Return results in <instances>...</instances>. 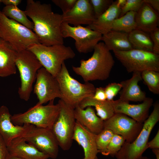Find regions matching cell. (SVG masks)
Masks as SVG:
<instances>
[{
    "instance_id": "obj_1",
    "label": "cell",
    "mask_w": 159,
    "mask_h": 159,
    "mask_svg": "<svg viewBox=\"0 0 159 159\" xmlns=\"http://www.w3.org/2000/svg\"><path fill=\"white\" fill-rule=\"evenodd\" d=\"M24 11L32 20L33 30L40 43L47 46L64 44L61 32L62 15L53 12L50 4L28 0Z\"/></svg>"
},
{
    "instance_id": "obj_2",
    "label": "cell",
    "mask_w": 159,
    "mask_h": 159,
    "mask_svg": "<svg viewBox=\"0 0 159 159\" xmlns=\"http://www.w3.org/2000/svg\"><path fill=\"white\" fill-rule=\"evenodd\" d=\"M93 50L88 59L80 61V66H72L73 71L85 82L107 80L114 64L112 56L103 42L97 43Z\"/></svg>"
},
{
    "instance_id": "obj_3",
    "label": "cell",
    "mask_w": 159,
    "mask_h": 159,
    "mask_svg": "<svg viewBox=\"0 0 159 159\" xmlns=\"http://www.w3.org/2000/svg\"><path fill=\"white\" fill-rule=\"evenodd\" d=\"M56 78L61 92V99L74 108L84 100L94 95L96 89L94 85L89 82L81 83L73 78L64 62Z\"/></svg>"
},
{
    "instance_id": "obj_4",
    "label": "cell",
    "mask_w": 159,
    "mask_h": 159,
    "mask_svg": "<svg viewBox=\"0 0 159 159\" xmlns=\"http://www.w3.org/2000/svg\"><path fill=\"white\" fill-rule=\"evenodd\" d=\"M0 33L1 38L8 42L17 52L40 43L31 29L6 17L0 11Z\"/></svg>"
},
{
    "instance_id": "obj_5",
    "label": "cell",
    "mask_w": 159,
    "mask_h": 159,
    "mask_svg": "<svg viewBox=\"0 0 159 159\" xmlns=\"http://www.w3.org/2000/svg\"><path fill=\"white\" fill-rule=\"evenodd\" d=\"M36 56L42 67L56 77L64 61L74 58L75 54L70 47L63 44L47 46L34 44L28 49Z\"/></svg>"
},
{
    "instance_id": "obj_6",
    "label": "cell",
    "mask_w": 159,
    "mask_h": 159,
    "mask_svg": "<svg viewBox=\"0 0 159 159\" xmlns=\"http://www.w3.org/2000/svg\"><path fill=\"white\" fill-rule=\"evenodd\" d=\"M159 120V102L154 104L153 110L143 123L142 128L134 141L125 142L115 157L117 159H138L142 156L148 148V143L150 133Z\"/></svg>"
},
{
    "instance_id": "obj_7",
    "label": "cell",
    "mask_w": 159,
    "mask_h": 159,
    "mask_svg": "<svg viewBox=\"0 0 159 159\" xmlns=\"http://www.w3.org/2000/svg\"><path fill=\"white\" fill-rule=\"evenodd\" d=\"M59 110V103L55 104L54 100H52L46 105H35L25 112L14 114L11 116V120L15 125L30 124L52 129Z\"/></svg>"
},
{
    "instance_id": "obj_8",
    "label": "cell",
    "mask_w": 159,
    "mask_h": 159,
    "mask_svg": "<svg viewBox=\"0 0 159 159\" xmlns=\"http://www.w3.org/2000/svg\"><path fill=\"white\" fill-rule=\"evenodd\" d=\"M16 64L21 81L18 94L21 99L28 101L30 99L38 71L42 66L35 55L28 49L17 52Z\"/></svg>"
},
{
    "instance_id": "obj_9",
    "label": "cell",
    "mask_w": 159,
    "mask_h": 159,
    "mask_svg": "<svg viewBox=\"0 0 159 159\" xmlns=\"http://www.w3.org/2000/svg\"><path fill=\"white\" fill-rule=\"evenodd\" d=\"M115 57L128 72L148 70L159 72V55L152 52L132 49L113 51Z\"/></svg>"
},
{
    "instance_id": "obj_10",
    "label": "cell",
    "mask_w": 159,
    "mask_h": 159,
    "mask_svg": "<svg viewBox=\"0 0 159 159\" xmlns=\"http://www.w3.org/2000/svg\"><path fill=\"white\" fill-rule=\"evenodd\" d=\"M60 107L58 116L54 123L52 130L59 146L64 151L71 148L76 125L74 108L60 99L58 102Z\"/></svg>"
},
{
    "instance_id": "obj_11",
    "label": "cell",
    "mask_w": 159,
    "mask_h": 159,
    "mask_svg": "<svg viewBox=\"0 0 159 159\" xmlns=\"http://www.w3.org/2000/svg\"><path fill=\"white\" fill-rule=\"evenodd\" d=\"M27 125L26 130L21 137L49 158L56 159L59 146L51 129L30 124Z\"/></svg>"
},
{
    "instance_id": "obj_12",
    "label": "cell",
    "mask_w": 159,
    "mask_h": 159,
    "mask_svg": "<svg viewBox=\"0 0 159 159\" xmlns=\"http://www.w3.org/2000/svg\"><path fill=\"white\" fill-rule=\"evenodd\" d=\"M61 32L62 37H70L75 41V45L80 53H87L93 50L99 42L101 40L102 35L87 26H72L67 23L62 22Z\"/></svg>"
},
{
    "instance_id": "obj_13",
    "label": "cell",
    "mask_w": 159,
    "mask_h": 159,
    "mask_svg": "<svg viewBox=\"0 0 159 159\" xmlns=\"http://www.w3.org/2000/svg\"><path fill=\"white\" fill-rule=\"evenodd\" d=\"M35 81L33 92L38 100L36 105H43L57 98L61 99V92L56 77L43 67L38 70Z\"/></svg>"
},
{
    "instance_id": "obj_14",
    "label": "cell",
    "mask_w": 159,
    "mask_h": 159,
    "mask_svg": "<svg viewBox=\"0 0 159 159\" xmlns=\"http://www.w3.org/2000/svg\"><path fill=\"white\" fill-rule=\"evenodd\" d=\"M143 126V123L120 113H115L110 118L104 121V129L110 130L114 134L122 136L125 142L128 143L134 140Z\"/></svg>"
},
{
    "instance_id": "obj_15",
    "label": "cell",
    "mask_w": 159,
    "mask_h": 159,
    "mask_svg": "<svg viewBox=\"0 0 159 159\" xmlns=\"http://www.w3.org/2000/svg\"><path fill=\"white\" fill-rule=\"evenodd\" d=\"M62 15V22L74 26L89 25L96 19L89 0H77L71 10Z\"/></svg>"
},
{
    "instance_id": "obj_16",
    "label": "cell",
    "mask_w": 159,
    "mask_h": 159,
    "mask_svg": "<svg viewBox=\"0 0 159 159\" xmlns=\"http://www.w3.org/2000/svg\"><path fill=\"white\" fill-rule=\"evenodd\" d=\"M153 101V98L146 97L142 103L138 104H131L129 102L119 99L112 102L115 113L125 114L138 122L143 123L149 116Z\"/></svg>"
},
{
    "instance_id": "obj_17",
    "label": "cell",
    "mask_w": 159,
    "mask_h": 159,
    "mask_svg": "<svg viewBox=\"0 0 159 159\" xmlns=\"http://www.w3.org/2000/svg\"><path fill=\"white\" fill-rule=\"evenodd\" d=\"M12 115L8 108L2 105L0 107V135L7 146L14 139L21 137L27 128L26 124L15 125L11 120Z\"/></svg>"
},
{
    "instance_id": "obj_18",
    "label": "cell",
    "mask_w": 159,
    "mask_h": 159,
    "mask_svg": "<svg viewBox=\"0 0 159 159\" xmlns=\"http://www.w3.org/2000/svg\"><path fill=\"white\" fill-rule=\"evenodd\" d=\"M95 135L90 132L76 121L73 140L83 148L84 157L83 159H98L99 151L95 142Z\"/></svg>"
},
{
    "instance_id": "obj_19",
    "label": "cell",
    "mask_w": 159,
    "mask_h": 159,
    "mask_svg": "<svg viewBox=\"0 0 159 159\" xmlns=\"http://www.w3.org/2000/svg\"><path fill=\"white\" fill-rule=\"evenodd\" d=\"M74 114L76 121L92 133L97 135L104 129V121L92 107L82 109L78 105L74 108Z\"/></svg>"
},
{
    "instance_id": "obj_20",
    "label": "cell",
    "mask_w": 159,
    "mask_h": 159,
    "mask_svg": "<svg viewBox=\"0 0 159 159\" xmlns=\"http://www.w3.org/2000/svg\"><path fill=\"white\" fill-rule=\"evenodd\" d=\"M7 147L10 154L23 159H48L49 158L21 137L14 139Z\"/></svg>"
},
{
    "instance_id": "obj_21",
    "label": "cell",
    "mask_w": 159,
    "mask_h": 159,
    "mask_svg": "<svg viewBox=\"0 0 159 159\" xmlns=\"http://www.w3.org/2000/svg\"><path fill=\"white\" fill-rule=\"evenodd\" d=\"M142 80L141 73H133L132 77L121 82L122 90L120 92L119 100L128 102L130 101L143 102L146 98L145 92L142 91L138 85Z\"/></svg>"
},
{
    "instance_id": "obj_22",
    "label": "cell",
    "mask_w": 159,
    "mask_h": 159,
    "mask_svg": "<svg viewBox=\"0 0 159 159\" xmlns=\"http://www.w3.org/2000/svg\"><path fill=\"white\" fill-rule=\"evenodd\" d=\"M158 13L148 4L143 1L135 15L137 29L149 34L151 31L158 27Z\"/></svg>"
},
{
    "instance_id": "obj_23",
    "label": "cell",
    "mask_w": 159,
    "mask_h": 159,
    "mask_svg": "<svg viewBox=\"0 0 159 159\" xmlns=\"http://www.w3.org/2000/svg\"><path fill=\"white\" fill-rule=\"evenodd\" d=\"M121 11V8L118 5L117 0L113 1L104 13L87 26L102 35L105 34L112 30L113 22L119 17Z\"/></svg>"
},
{
    "instance_id": "obj_24",
    "label": "cell",
    "mask_w": 159,
    "mask_h": 159,
    "mask_svg": "<svg viewBox=\"0 0 159 159\" xmlns=\"http://www.w3.org/2000/svg\"><path fill=\"white\" fill-rule=\"evenodd\" d=\"M17 53L8 42L0 38V77H6L16 73Z\"/></svg>"
},
{
    "instance_id": "obj_25",
    "label": "cell",
    "mask_w": 159,
    "mask_h": 159,
    "mask_svg": "<svg viewBox=\"0 0 159 159\" xmlns=\"http://www.w3.org/2000/svg\"><path fill=\"white\" fill-rule=\"evenodd\" d=\"M101 40L109 50L126 51L133 49L128 38V34L111 30L102 35Z\"/></svg>"
},
{
    "instance_id": "obj_26",
    "label": "cell",
    "mask_w": 159,
    "mask_h": 159,
    "mask_svg": "<svg viewBox=\"0 0 159 159\" xmlns=\"http://www.w3.org/2000/svg\"><path fill=\"white\" fill-rule=\"evenodd\" d=\"M112 101L107 100L99 101L90 97L84 100L79 105L82 109H85L88 106L94 107L97 112V115L105 121L112 117L115 113Z\"/></svg>"
},
{
    "instance_id": "obj_27",
    "label": "cell",
    "mask_w": 159,
    "mask_h": 159,
    "mask_svg": "<svg viewBox=\"0 0 159 159\" xmlns=\"http://www.w3.org/2000/svg\"><path fill=\"white\" fill-rule=\"evenodd\" d=\"M128 38L133 49L153 52V43L148 33L136 29L128 34Z\"/></svg>"
},
{
    "instance_id": "obj_28",
    "label": "cell",
    "mask_w": 159,
    "mask_h": 159,
    "mask_svg": "<svg viewBox=\"0 0 159 159\" xmlns=\"http://www.w3.org/2000/svg\"><path fill=\"white\" fill-rule=\"evenodd\" d=\"M136 13L129 11L115 19L112 24V30L129 34L136 29L135 20Z\"/></svg>"
},
{
    "instance_id": "obj_29",
    "label": "cell",
    "mask_w": 159,
    "mask_h": 159,
    "mask_svg": "<svg viewBox=\"0 0 159 159\" xmlns=\"http://www.w3.org/2000/svg\"><path fill=\"white\" fill-rule=\"evenodd\" d=\"M1 12L6 17L33 30L34 25L32 21L28 18L25 11L21 10L17 6H6L3 8Z\"/></svg>"
},
{
    "instance_id": "obj_30",
    "label": "cell",
    "mask_w": 159,
    "mask_h": 159,
    "mask_svg": "<svg viewBox=\"0 0 159 159\" xmlns=\"http://www.w3.org/2000/svg\"><path fill=\"white\" fill-rule=\"evenodd\" d=\"M141 77L143 82L150 92L155 94H159V72L145 70L141 73Z\"/></svg>"
},
{
    "instance_id": "obj_31",
    "label": "cell",
    "mask_w": 159,
    "mask_h": 159,
    "mask_svg": "<svg viewBox=\"0 0 159 159\" xmlns=\"http://www.w3.org/2000/svg\"><path fill=\"white\" fill-rule=\"evenodd\" d=\"M114 134L110 130L104 129L99 133L95 135V142L99 153L103 155Z\"/></svg>"
},
{
    "instance_id": "obj_32",
    "label": "cell",
    "mask_w": 159,
    "mask_h": 159,
    "mask_svg": "<svg viewBox=\"0 0 159 159\" xmlns=\"http://www.w3.org/2000/svg\"><path fill=\"white\" fill-rule=\"evenodd\" d=\"M125 141L122 136L114 134L103 155L115 157L121 149Z\"/></svg>"
},
{
    "instance_id": "obj_33",
    "label": "cell",
    "mask_w": 159,
    "mask_h": 159,
    "mask_svg": "<svg viewBox=\"0 0 159 159\" xmlns=\"http://www.w3.org/2000/svg\"><path fill=\"white\" fill-rule=\"evenodd\" d=\"M96 18L104 13L113 2L112 0H89Z\"/></svg>"
},
{
    "instance_id": "obj_34",
    "label": "cell",
    "mask_w": 159,
    "mask_h": 159,
    "mask_svg": "<svg viewBox=\"0 0 159 159\" xmlns=\"http://www.w3.org/2000/svg\"><path fill=\"white\" fill-rule=\"evenodd\" d=\"M143 3V0H126L125 5L121 8L119 17L125 15L127 12L132 11L136 12Z\"/></svg>"
},
{
    "instance_id": "obj_35",
    "label": "cell",
    "mask_w": 159,
    "mask_h": 159,
    "mask_svg": "<svg viewBox=\"0 0 159 159\" xmlns=\"http://www.w3.org/2000/svg\"><path fill=\"white\" fill-rule=\"evenodd\" d=\"M122 86L120 83L113 82L109 84L104 88L107 100L112 101L120 90Z\"/></svg>"
},
{
    "instance_id": "obj_36",
    "label": "cell",
    "mask_w": 159,
    "mask_h": 159,
    "mask_svg": "<svg viewBox=\"0 0 159 159\" xmlns=\"http://www.w3.org/2000/svg\"><path fill=\"white\" fill-rule=\"evenodd\" d=\"M77 0H52V1L62 10L64 14L71 10Z\"/></svg>"
},
{
    "instance_id": "obj_37",
    "label": "cell",
    "mask_w": 159,
    "mask_h": 159,
    "mask_svg": "<svg viewBox=\"0 0 159 159\" xmlns=\"http://www.w3.org/2000/svg\"><path fill=\"white\" fill-rule=\"evenodd\" d=\"M153 43V52L159 54V28L157 27L151 31L149 34Z\"/></svg>"
},
{
    "instance_id": "obj_38",
    "label": "cell",
    "mask_w": 159,
    "mask_h": 159,
    "mask_svg": "<svg viewBox=\"0 0 159 159\" xmlns=\"http://www.w3.org/2000/svg\"><path fill=\"white\" fill-rule=\"evenodd\" d=\"M9 154L7 147L0 135V159H7Z\"/></svg>"
},
{
    "instance_id": "obj_39",
    "label": "cell",
    "mask_w": 159,
    "mask_h": 159,
    "mask_svg": "<svg viewBox=\"0 0 159 159\" xmlns=\"http://www.w3.org/2000/svg\"><path fill=\"white\" fill-rule=\"evenodd\" d=\"M94 99L97 100L103 101L107 100L104 88L100 87L96 88L95 92L93 97Z\"/></svg>"
},
{
    "instance_id": "obj_40",
    "label": "cell",
    "mask_w": 159,
    "mask_h": 159,
    "mask_svg": "<svg viewBox=\"0 0 159 159\" xmlns=\"http://www.w3.org/2000/svg\"><path fill=\"white\" fill-rule=\"evenodd\" d=\"M148 148L159 149V130H158L154 137L148 143Z\"/></svg>"
},
{
    "instance_id": "obj_41",
    "label": "cell",
    "mask_w": 159,
    "mask_h": 159,
    "mask_svg": "<svg viewBox=\"0 0 159 159\" xmlns=\"http://www.w3.org/2000/svg\"><path fill=\"white\" fill-rule=\"evenodd\" d=\"M143 1L148 4L153 8L159 13V0H143Z\"/></svg>"
},
{
    "instance_id": "obj_42",
    "label": "cell",
    "mask_w": 159,
    "mask_h": 159,
    "mask_svg": "<svg viewBox=\"0 0 159 159\" xmlns=\"http://www.w3.org/2000/svg\"><path fill=\"white\" fill-rule=\"evenodd\" d=\"M21 0H1L2 2L6 6H17L21 2Z\"/></svg>"
},
{
    "instance_id": "obj_43",
    "label": "cell",
    "mask_w": 159,
    "mask_h": 159,
    "mask_svg": "<svg viewBox=\"0 0 159 159\" xmlns=\"http://www.w3.org/2000/svg\"><path fill=\"white\" fill-rule=\"evenodd\" d=\"M117 1L118 5L121 8L125 4L126 0H117Z\"/></svg>"
},
{
    "instance_id": "obj_44",
    "label": "cell",
    "mask_w": 159,
    "mask_h": 159,
    "mask_svg": "<svg viewBox=\"0 0 159 159\" xmlns=\"http://www.w3.org/2000/svg\"><path fill=\"white\" fill-rule=\"evenodd\" d=\"M152 151L155 155L156 159H159V149H153Z\"/></svg>"
},
{
    "instance_id": "obj_45",
    "label": "cell",
    "mask_w": 159,
    "mask_h": 159,
    "mask_svg": "<svg viewBox=\"0 0 159 159\" xmlns=\"http://www.w3.org/2000/svg\"><path fill=\"white\" fill-rule=\"evenodd\" d=\"M7 159H23L18 157L11 155L9 154Z\"/></svg>"
},
{
    "instance_id": "obj_46",
    "label": "cell",
    "mask_w": 159,
    "mask_h": 159,
    "mask_svg": "<svg viewBox=\"0 0 159 159\" xmlns=\"http://www.w3.org/2000/svg\"><path fill=\"white\" fill-rule=\"evenodd\" d=\"M138 159H151L150 158L145 156H142Z\"/></svg>"
},
{
    "instance_id": "obj_47",
    "label": "cell",
    "mask_w": 159,
    "mask_h": 159,
    "mask_svg": "<svg viewBox=\"0 0 159 159\" xmlns=\"http://www.w3.org/2000/svg\"><path fill=\"white\" fill-rule=\"evenodd\" d=\"M1 2V0H0V3Z\"/></svg>"
},
{
    "instance_id": "obj_48",
    "label": "cell",
    "mask_w": 159,
    "mask_h": 159,
    "mask_svg": "<svg viewBox=\"0 0 159 159\" xmlns=\"http://www.w3.org/2000/svg\"><path fill=\"white\" fill-rule=\"evenodd\" d=\"M1 38V35H0V38Z\"/></svg>"
},
{
    "instance_id": "obj_49",
    "label": "cell",
    "mask_w": 159,
    "mask_h": 159,
    "mask_svg": "<svg viewBox=\"0 0 159 159\" xmlns=\"http://www.w3.org/2000/svg\"></svg>"
}]
</instances>
